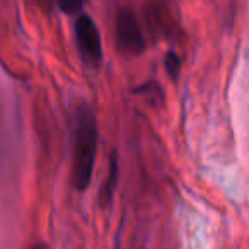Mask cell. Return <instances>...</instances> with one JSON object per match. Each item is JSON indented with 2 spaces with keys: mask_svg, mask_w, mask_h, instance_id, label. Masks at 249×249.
<instances>
[{
  "mask_svg": "<svg viewBox=\"0 0 249 249\" xmlns=\"http://www.w3.org/2000/svg\"><path fill=\"white\" fill-rule=\"evenodd\" d=\"M97 142H99V130H97L96 114L87 107H82L77 113L75 130H73L72 173H70L72 186L77 191H86L92 181Z\"/></svg>",
  "mask_w": 249,
  "mask_h": 249,
  "instance_id": "6da1fadb",
  "label": "cell"
},
{
  "mask_svg": "<svg viewBox=\"0 0 249 249\" xmlns=\"http://www.w3.org/2000/svg\"><path fill=\"white\" fill-rule=\"evenodd\" d=\"M73 36H75L77 50L82 58L84 65L96 69L103 62V41H101L99 29L94 19L89 14H79L73 24Z\"/></svg>",
  "mask_w": 249,
  "mask_h": 249,
  "instance_id": "7a4b0ae2",
  "label": "cell"
},
{
  "mask_svg": "<svg viewBox=\"0 0 249 249\" xmlns=\"http://www.w3.org/2000/svg\"><path fill=\"white\" fill-rule=\"evenodd\" d=\"M114 38L116 46L121 53L130 56H139L145 52V36L140 28V22L132 11L118 12L114 21Z\"/></svg>",
  "mask_w": 249,
  "mask_h": 249,
  "instance_id": "3957f363",
  "label": "cell"
},
{
  "mask_svg": "<svg viewBox=\"0 0 249 249\" xmlns=\"http://www.w3.org/2000/svg\"><path fill=\"white\" fill-rule=\"evenodd\" d=\"M118 174H120V169H118V156H116V152H111L106 183L103 184V190H101V195H99V201L103 207H107V205L111 203V200H113L114 188H116V183H118Z\"/></svg>",
  "mask_w": 249,
  "mask_h": 249,
  "instance_id": "277c9868",
  "label": "cell"
},
{
  "mask_svg": "<svg viewBox=\"0 0 249 249\" xmlns=\"http://www.w3.org/2000/svg\"><path fill=\"white\" fill-rule=\"evenodd\" d=\"M164 67H166V72L171 77V80L176 82L181 75V56L174 50H169L164 56Z\"/></svg>",
  "mask_w": 249,
  "mask_h": 249,
  "instance_id": "5b68a950",
  "label": "cell"
},
{
  "mask_svg": "<svg viewBox=\"0 0 249 249\" xmlns=\"http://www.w3.org/2000/svg\"><path fill=\"white\" fill-rule=\"evenodd\" d=\"M55 4L65 14H77V12L82 11L86 0H55Z\"/></svg>",
  "mask_w": 249,
  "mask_h": 249,
  "instance_id": "8992f818",
  "label": "cell"
}]
</instances>
